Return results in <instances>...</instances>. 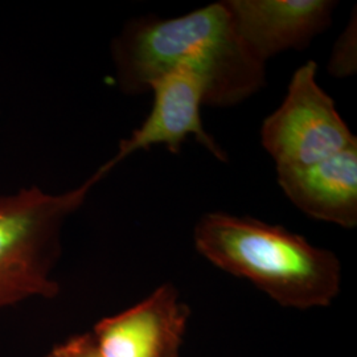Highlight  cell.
Instances as JSON below:
<instances>
[{
	"mask_svg": "<svg viewBox=\"0 0 357 357\" xmlns=\"http://www.w3.org/2000/svg\"><path fill=\"white\" fill-rule=\"evenodd\" d=\"M149 91L153 94L150 114L128 138L121 141L116 153L103 165L105 171L110 172L132 153L147 151L153 146H166L169 153H178L188 137H193L217 160L228 163V153L203 125L206 81L193 66L181 64L167 70L149 85Z\"/></svg>",
	"mask_w": 357,
	"mask_h": 357,
	"instance_id": "obj_5",
	"label": "cell"
},
{
	"mask_svg": "<svg viewBox=\"0 0 357 357\" xmlns=\"http://www.w3.org/2000/svg\"><path fill=\"white\" fill-rule=\"evenodd\" d=\"M317 73L315 61L299 66L281 105L262 123L261 143L275 168L311 166L357 146Z\"/></svg>",
	"mask_w": 357,
	"mask_h": 357,
	"instance_id": "obj_4",
	"label": "cell"
},
{
	"mask_svg": "<svg viewBox=\"0 0 357 357\" xmlns=\"http://www.w3.org/2000/svg\"><path fill=\"white\" fill-rule=\"evenodd\" d=\"M356 8L351 15L349 23L344 32L339 36L333 45L327 72L336 78H345L356 73L357 69V33Z\"/></svg>",
	"mask_w": 357,
	"mask_h": 357,
	"instance_id": "obj_9",
	"label": "cell"
},
{
	"mask_svg": "<svg viewBox=\"0 0 357 357\" xmlns=\"http://www.w3.org/2000/svg\"><path fill=\"white\" fill-rule=\"evenodd\" d=\"M286 197L314 220L357 227V146L311 166L275 168Z\"/></svg>",
	"mask_w": 357,
	"mask_h": 357,
	"instance_id": "obj_8",
	"label": "cell"
},
{
	"mask_svg": "<svg viewBox=\"0 0 357 357\" xmlns=\"http://www.w3.org/2000/svg\"><path fill=\"white\" fill-rule=\"evenodd\" d=\"M234 26L255 59L266 64L286 51H302L332 24L333 0H224Z\"/></svg>",
	"mask_w": 357,
	"mask_h": 357,
	"instance_id": "obj_7",
	"label": "cell"
},
{
	"mask_svg": "<svg viewBox=\"0 0 357 357\" xmlns=\"http://www.w3.org/2000/svg\"><path fill=\"white\" fill-rule=\"evenodd\" d=\"M115 81L128 96L149 93V85L181 64L206 81L205 105L231 107L266 85V64L240 38L222 1L163 19H131L112 44Z\"/></svg>",
	"mask_w": 357,
	"mask_h": 357,
	"instance_id": "obj_1",
	"label": "cell"
},
{
	"mask_svg": "<svg viewBox=\"0 0 357 357\" xmlns=\"http://www.w3.org/2000/svg\"><path fill=\"white\" fill-rule=\"evenodd\" d=\"M45 357H105L91 332L77 333L53 345Z\"/></svg>",
	"mask_w": 357,
	"mask_h": 357,
	"instance_id": "obj_10",
	"label": "cell"
},
{
	"mask_svg": "<svg viewBox=\"0 0 357 357\" xmlns=\"http://www.w3.org/2000/svg\"><path fill=\"white\" fill-rule=\"evenodd\" d=\"M193 243L212 265L252 282L281 306L328 307L340 293L337 255L281 225L209 212L196 222Z\"/></svg>",
	"mask_w": 357,
	"mask_h": 357,
	"instance_id": "obj_2",
	"label": "cell"
},
{
	"mask_svg": "<svg viewBox=\"0 0 357 357\" xmlns=\"http://www.w3.org/2000/svg\"><path fill=\"white\" fill-rule=\"evenodd\" d=\"M191 310L169 282L128 310L97 321L93 336L105 357H180Z\"/></svg>",
	"mask_w": 357,
	"mask_h": 357,
	"instance_id": "obj_6",
	"label": "cell"
},
{
	"mask_svg": "<svg viewBox=\"0 0 357 357\" xmlns=\"http://www.w3.org/2000/svg\"><path fill=\"white\" fill-rule=\"evenodd\" d=\"M106 175L101 167L85 183L63 193L29 187L0 196V312L59 295L53 270L61 255L64 224Z\"/></svg>",
	"mask_w": 357,
	"mask_h": 357,
	"instance_id": "obj_3",
	"label": "cell"
}]
</instances>
